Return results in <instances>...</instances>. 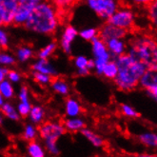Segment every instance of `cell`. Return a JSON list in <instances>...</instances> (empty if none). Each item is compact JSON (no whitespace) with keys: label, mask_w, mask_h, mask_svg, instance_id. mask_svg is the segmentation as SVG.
Masks as SVG:
<instances>
[{"label":"cell","mask_w":157,"mask_h":157,"mask_svg":"<svg viewBox=\"0 0 157 157\" xmlns=\"http://www.w3.org/2000/svg\"><path fill=\"white\" fill-rule=\"evenodd\" d=\"M60 23V11L49 0H43L33 9L24 27L35 34L52 35L57 32Z\"/></svg>","instance_id":"1"},{"label":"cell","mask_w":157,"mask_h":157,"mask_svg":"<svg viewBox=\"0 0 157 157\" xmlns=\"http://www.w3.org/2000/svg\"><path fill=\"white\" fill-rule=\"evenodd\" d=\"M118 68L114 84L122 91H132L138 87L139 79L147 67L127 52L113 58Z\"/></svg>","instance_id":"2"},{"label":"cell","mask_w":157,"mask_h":157,"mask_svg":"<svg viewBox=\"0 0 157 157\" xmlns=\"http://www.w3.org/2000/svg\"><path fill=\"white\" fill-rule=\"evenodd\" d=\"M127 52L144 63L147 68L157 69V44L151 35H136L132 38Z\"/></svg>","instance_id":"3"},{"label":"cell","mask_w":157,"mask_h":157,"mask_svg":"<svg viewBox=\"0 0 157 157\" xmlns=\"http://www.w3.org/2000/svg\"><path fill=\"white\" fill-rule=\"evenodd\" d=\"M66 132L63 123L56 120L44 121L38 128V135L44 143L46 151L54 156L59 155L60 153L57 142Z\"/></svg>","instance_id":"4"},{"label":"cell","mask_w":157,"mask_h":157,"mask_svg":"<svg viewBox=\"0 0 157 157\" xmlns=\"http://www.w3.org/2000/svg\"><path fill=\"white\" fill-rule=\"evenodd\" d=\"M92 61H94V71L97 75H102V71L106 63L112 59V55L108 51L106 43L100 37H96L91 42Z\"/></svg>","instance_id":"5"},{"label":"cell","mask_w":157,"mask_h":157,"mask_svg":"<svg viewBox=\"0 0 157 157\" xmlns=\"http://www.w3.org/2000/svg\"><path fill=\"white\" fill-rule=\"evenodd\" d=\"M86 3L100 19L107 21L122 6V0H86Z\"/></svg>","instance_id":"6"},{"label":"cell","mask_w":157,"mask_h":157,"mask_svg":"<svg viewBox=\"0 0 157 157\" xmlns=\"http://www.w3.org/2000/svg\"><path fill=\"white\" fill-rule=\"evenodd\" d=\"M136 15L132 8L128 6H120L116 12L107 20L110 24L121 28L126 31H130L135 24Z\"/></svg>","instance_id":"7"},{"label":"cell","mask_w":157,"mask_h":157,"mask_svg":"<svg viewBox=\"0 0 157 157\" xmlns=\"http://www.w3.org/2000/svg\"><path fill=\"white\" fill-rule=\"evenodd\" d=\"M138 87L146 90L147 96L152 100L157 99V69L147 68L139 79Z\"/></svg>","instance_id":"8"},{"label":"cell","mask_w":157,"mask_h":157,"mask_svg":"<svg viewBox=\"0 0 157 157\" xmlns=\"http://www.w3.org/2000/svg\"><path fill=\"white\" fill-rule=\"evenodd\" d=\"M78 37V31L72 25H67L63 29L60 36V48L66 54L70 55L72 52V44Z\"/></svg>","instance_id":"9"},{"label":"cell","mask_w":157,"mask_h":157,"mask_svg":"<svg viewBox=\"0 0 157 157\" xmlns=\"http://www.w3.org/2000/svg\"><path fill=\"white\" fill-rule=\"evenodd\" d=\"M128 33V31L116 27L107 21L100 28V30H98V37L106 42L112 38H125Z\"/></svg>","instance_id":"10"},{"label":"cell","mask_w":157,"mask_h":157,"mask_svg":"<svg viewBox=\"0 0 157 157\" xmlns=\"http://www.w3.org/2000/svg\"><path fill=\"white\" fill-rule=\"evenodd\" d=\"M17 6L18 0H0V12L2 14L3 26L13 25Z\"/></svg>","instance_id":"11"},{"label":"cell","mask_w":157,"mask_h":157,"mask_svg":"<svg viewBox=\"0 0 157 157\" xmlns=\"http://www.w3.org/2000/svg\"><path fill=\"white\" fill-rule=\"evenodd\" d=\"M32 70L46 73V75H48L52 77H55L58 75V70L49 59L38 58L32 65Z\"/></svg>","instance_id":"12"},{"label":"cell","mask_w":157,"mask_h":157,"mask_svg":"<svg viewBox=\"0 0 157 157\" xmlns=\"http://www.w3.org/2000/svg\"><path fill=\"white\" fill-rule=\"evenodd\" d=\"M112 57H117L127 52L128 45L124 38H112L105 42Z\"/></svg>","instance_id":"13"},{"label":"cell","mask_w":157,"mask_h":157,"mask_svg":"<svg viewBox=\"0 0 157 157\" xmlns=\"http://www.w3.org/2000/svg\"><path fill=\"white\" fill-rule=\"evenodd\" d=\"M49 86L54 94L61 96H68L71 92V86L69 83L65 79L58 76L53 77Z\"/></svg>","instance_id":"14"},{"label":"cell","mask_w":157,"mask_h":157,"mask_svg":"<svg viewBox=\"0 0 157 157\" xmlns=\"http://www.w3.org/2000/svg\"><path fill=\"white\" fill-rule=\"evenodd\" d=\"M64 113L66 117H75L80 116L83 113V107L79 100L73 97H69L65 101L64 105Z\"/></svg>","instance_id":"15"},{"label":"cell","mask_w":157,"mask_h":157,"mask_svg":"<svg viewBox=\"0 0 157 157\" xmlns=\"http://www.w3.org/2000/svg\"><path fill=\"white\" fill-rule=\"evenodd\" d=\"M63 125L66 132L76 133V132H80L82 128H84L86 127V122L80 116L66 117V119L63 121Z\"/></svg>","instance_id":"16"},{"label":"cell","mask_w":157,"mask_h":157,"mask_svg":"<svg viewBox=\"0 0 157 157\" xmlns=\"http://www.w3.org/2000/svg\"><path fill=\"white\" fill-rule=\"evenodd\" d=\"M27 117L29 118L31 123L39 126L46 119V109L41 105H32L31 110Z\"/></svg>","instance_id":"17"},{"label":"cell","mask_w":157,"mask_h":157,"mask_svg":"<svg viewBox=\"0 0 157 157\" xmlns=\"http://www.w3.org/2000/svg\"><path fill=\"white\" fill-rule=\"evenodd\" d=\"M80 133L89 143H90L94 147H96V149L102 147L105 145V141L103 139V137L97 134L92 130H90V128H88L85 127L84 128H82L80 131Z\"/></svg>","instance_id":"18"},{"label":"cell","mask_w":157,"mask_h":157,"mask_svg":"<svg viewBox=\"0 0 157 157\" xmlns=\"http://www.w3.org/2000/svg\"><path fill=\"white\" fill-rule=\"evenodd\" d=\"M0 110H1L4 117L8 118L9 120H11V121L17 122V121H19L21 118L19 113L17 112L16 107L13 104H12L9 100L5 101L4 104L0 107Z\"/></svg>","instance_id":"19"},{"label":"cell","mask_w":157,"mask_h":157,"mask_svg":"<svg viewBox=\"0 0 157 157\" xmlns=\"http://www.w3.org/2000/svg\"><path fill=\"white\" fill-rule=\"evenodd\" d=\"M34 55V52L33 48H31L30 46H20L18 47L16 52H15V59L20 62V63H26L28 61H30Z\"/></svg>","instance_id":"20"},{"label":"cell","mask_w":157,"mask_h":157,"mask_svg":"<svg viewBox=\"0 0 157 157\" xmlns=\"http://www.w3.org/2000/svg\"><path fill=\"white\" fill-rule=\"evenodd\" d=\"M27 153L31 157H44L46 155V150L40 142L33 140L28 142Z\"/></svg>","instance_id":"21"},{"label":"cell","mask_w":157,"mask_h":157,"mask_svg":"<svg viewBox=\"0 0 157 157\" xmlns=\"http://www.w3.org/2000/svg\"><path fill=\"white\" fill-rule=\"evenodd\" d=\"M140 143L150 149H155L157 147V134L153 132H145L138 136Z\"/></svg>","instance_id":"22"},{"label":"cell","mask_w":157,"mask_h":157,"mask_svg":"<svg viewBox=\"0 0 157 157\" xmlns=\"http://www.w3.org/2000/svg\"><path fill=\"white\" fill-rule=\"evenodd\" d=\"M117 72H118V68L116 65V62L113 58H112L109 61H108L106 63V65L103 68L102 71V76H104L106 79L109 80H114V78L117 75Z\"/></svg>","instance_id":"23"},{"label":"cell","mask_w":157,"mask_h":157,"mask_svg":"<svg viewBox=\"0 0 157 157\" xmlns=\"http://www.w3.org/2000/svg\"><path fill=\"white\" fill-rule=\"evenodd\" d=\"M0 94H2L6 101L12 100L15 96V90L13 83H11L7 78L0 82Z\"/></svg>","instance_id":"24"},{"label":"cell","mask_w":157,"mask_h":157,"mask_svg":"<svg viewBox=\"0 0 157 157\" xmlns=\"http://www.w3.org/2000/svg\"><path fill=\"white\" fill-rule=\"evenodd\" d=\"M57 43L55 41H52L50 43H48L47 45H45L43 48H41L37 53L38 58L41 59H50L52 55L55 53L57 49Z\"/></svg>","instance_id":"25"},{"label":"cell","mask_w":157,"mask_h":157,"mask_svg":"<svg viewBox=\"0 0 157 157\" xmlns=\"http://www.w3.org/2000/svg\"><path fill=\"white\" fill-rule=\"evenodd\" d=\"M23 139L27 142H30L33 140H35L38 136V128L36 125L33 123L26 124L23 128Z\"/></svg>","instance_id":"26"},{"label":"cell","mask_w":157,"mask_h":157,"mask_svg":"<svg viewBox=\"0 0 157 157\" xmlns=\"http://www.w3.org/2000/svg\"><path fill=\"white\" fill-rule=\"evenodd\" d=\"M73 65H75L76 70L87 68L90 71H94V61H92V59H90L82 54L77 55L73 58Z\"/></svg>","instance_id":"27"},{"label":"cell","mask_w":157,"mask_h":157,"mask_svg":"<svg viewBox=\"0 0 157 157\" xmlns=\"http://www.w3.org/2000/svg\"><path fill=\"white\" fill-rule=\"evenodd\" d=\"M78 36H80V38L83 40L91 42L94 39L98 37V29L94 27L85 28V29H82L80 32H78Z\"/></svg>","instance_id":"28"},{"label":"cell","mask_w":157,"mask_h":157,"mask_svg":"<svg viewBox=\"0 0 157 157\" xmlns=\"http://www.w3.org/2000/svg\"><path fill=\"white\" fill-rule=\"evenodd\" d=\"M32 76H33V79L34 80V82L41 86H49L52 79L53 78L48 75H46V73L35 71H32Z\"/></svg>","instance_id":"29"},{"label":"cell","mask_w":157,"mask_h":157,"mask_svg":"<svg viewBox=\"0 0 157 157\" xmlns=\"http://www.w3.org/2000/svg\"><path fill=\"white\" fill-rule=\"evenodd\" d=\"M49 1L61 12L70 10L75 4L76 0H49Z\"/></svg>","instance_id":"30"},{"label":"cell","mask_w":157,"mask_h":157,"mask_svg":"<svg viewBox=\"0 0 157 157\" xmlns=\"http://www.w3.org/2000/svg\"><path fill=\"white\" fill-rule=\"evenodd\" d=\"M146 8H147V15L151 24L156 26L157 25V1L155 0V1L146 6Z\"/></svg>","instance_id":"31"},{"label":"cell","mask_w":157,"mask_h":157,"mask_svg":"<svg viewBox=\"0 0 157 157\" xmlns=\"http://www.w3.org/2000/svg\"><path fill=\"white\" fill-rule=\"evenodd\" d=\"M15 57L10 52H6L0 51V65L5 66V67H11L15 64Z\"/></svg>","instance_id":"32"},{"label":"cell","mask_w":157,"mask_h":157,"mask_svg":"<svg viewBox=\"0 0 157 157\" xmlns=\"http://www.w3.org/2000/svg\"><path fill=\"white\" fill-rule=\"evenodd\" d=\"M120 112H121V113L125 117H128V118L139 117V113H138V112L130 104H122L121 106H120Z\"/></svg>","instance_id":"33"},{"label":"cell","mask_w":157,"mask_h":157,"mask_svg":"<svg viewBox=\"0 0 157 157\" xmlns=\"http://www.w3.org/2000/svg\"><path fill=\"white\" fill-rule=\"evenodd\" d=\"M17 97L19 102L24 103H32L31 102V94H30V90L28 89L27 86H22L19 90H18Z\"/></svg>","instance_id":"34"},{"label":"cell","mask_w":157,"mask_h":157,"mask_svg":"<svg viewBox=\"0 0 157 157\" xmlns=\"http://www.w3.org/2000/svg\"><path fill=\"white\" fill-rule=\"evenodd\" d=\"M10 45V36L2 26H0V49L6 50Z\"/></svg>","instance_id":"35"},{"label":"cell","mask_w":157,"mask_h":157,"mask_svg":"<svg viewBox=\"0 0 157 157\" xmlns=\"http://www.w3.org/2000/svg\"><path fill=\"white\" fill-rule=\"evenodd\" d=\"M6 78L11 83H13V84H18V83H20L22 80V75L18 71L13 70V69H11V70L9 69Z\"/></svg>","instance_id":"36"},{"label":"cell","mask_w":157,"mask_h":157,"mask_svg":"<svg viewBox=\"0 0 157 157\" xmlns=\"http://www.w3.org/2000/svg\"><path fill=\"white\" fill-rule=\"evenodd\" d=\"M32 108V103H24V102H18L17 106H16V109L18 113H19L20 117H27L28 114H29L30 110Z\"/></svg>","instance_id":"37"},{"label":"cell","mask_w":157,"mask_h":157,"mask_svg":"<svg viewBox=\"0 0 157 157\" xmlns=\"http://www.w3.org/2000/svg\"><path fill=\"white\" fill-rule=\"evenodd\" d=\"M42 1L43 0H18V6L32 12L33 9Z\"/></svg>","instance_id":"38"},{"label":"cell","mask_w":157,"mask_h":157,"mask_svg":"<svg viewBox=\"0 0 157 157\" xmlns=\"http://www.w3.org/2000/svg\"><path fill=\"white\" fill-rule=\"evenodd\" d=\"M128 4H132L134 6H141V7H146L151 2L155 1V0H126Z\"/></svg>","instance_id":"39"},{"label":"cell","mask_w":157,"mask_h":157,"mask_svg":"<svg viewBox=\"0 0 157 157\" xmlns=\"http://www.w3.org/2000/svg\"><path fill=\"white\" fill-rule=\"evenodd\" d=\"M8 71H9L8 67H5V66H1V65H0V82L3 81L4 79H6Z\"/></svg>","instance_id":"40"},{"label":"cell","mask_w":157,"mask_h":157,"mask_svg":"<svg viewBox=\"0 0 157 157\" xmlns=\"http://www.w3.org/2000/svg\"><path fill=\"white\" fill-rule=\"evenodd\" d=\"M90 70L87 69V68H84V69H79L77 70V75L81 77H85L87 75H89L90 73Z\"/></svg>","instance_id":"41"},{"label":"cell","mask_w":157,"mask_h":157,"mask_svg":"<svg viewBox=\"0 0 157 157\" xmlns=\"http://www.w3.org/2000/svg\"><path fill=\"white\" fill-rule=\"evenodd\" d=\"M3 123H4V115L2 114L1 110H0V126H1Z\"/></svg>","instance_id":"42"},{"label":"cell","mask_w":157,"mask_h":157,"mask_svg":"<svg viewBox=\"0 0 157 157\" xmlns=\"http://www.w3.org/2000/svg\"><path fill=\"white\" fill-rule=\"evenodd\" d=\"M5 99H4V97L2 96V94H0V107H1L3 104H4V102H5Z\"/></svg>","instance_id":"43"},{"label":"cell","mask_w":157,"mask_h":157,"mask_svg":"<svg viewBox=\"0 0 157 157\" xmlns=\"http://www.w3.org/2000/svg\"><path fill=\"white\" fill-rule=\"evenodd\" d=\"M0 26H3V20H2V14L0 12Z\"/></svg>","instance_id":"44"},{"label":"cell","mask_w":157,"mask_h":157,"mask_svg":"<svg viewBox=\"0 0 157 157\" xmlns=\"http://www.w3.org/2000/svg\"><path fill=\"white\" fill-rule=\"evenodd\" d=\"M76 1H86V0H76Z\"/></svg>","instance_id":"45"}]
</instances>
